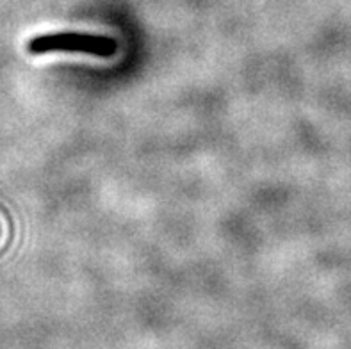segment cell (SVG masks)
Listing matches in <instances>:
<instances>
[{
  "instance_id": "cell-1",
  "label": "cell",
  "mask_w": 351,
  "mask_h": 349,
  "mask_svg": "<svg viewBox=\"0 0 351 349\" xmlns=\"http://www.w3.org/2000/svg\"><path fill=\"white\" fill-rule=\"evenodd\" d=\"M32 56L50 52H79L95 58H112L118 52V41L109 36L82 34V32H56V34L36 36L27 43Z\"/></svg>"
}]
</instances>
